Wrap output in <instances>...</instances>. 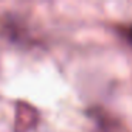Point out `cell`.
Here are the masks:
<instances>
[{
    "label": "cell",
    "instance_id": "2",
    "mask_svg": "<svg viewBox=\"0 0 132 132\" xmlns=\"http://www.w3.org/2000/svg\"><path fill=\"white\" fill-rule=\"evenodd\" d=\"M125 36H126V38H128V40L132 43V26L129 27L128 30H126V34H125Z\"/></svg>",
    "mask_w": 132,
    "mask_h": 132
},
{
    "label": "cell",
    "instance_id": "1",
    "mask_svg": "<svg viewBox=\"0 0 132 132\" xmlns=\"http://www.w3.org/2000/svg\"><path fill=\"white\" fill-rule=\"evenodd\" d=\"M38 122V112L33 105L24 101H19L16 105L14 132H30Z\"/></svg>",
    "mask_w": 132,
    "mask_h": 132
}]
</instances>
